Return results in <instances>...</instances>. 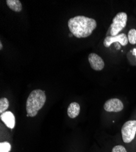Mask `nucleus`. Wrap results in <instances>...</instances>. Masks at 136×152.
<instances>
[{
    "mask_svg": "<svg viewBox=\"0 0 136 152\" xmlns=\"http://www.w3.org/2000/svg\"><path fill=\"white\" fill-rule=\"evenodd\" d=\"M96 26V21L94 19L83 15L71 18L68 21L70 31L78 39L89 37Z\"/></svg>",
    "mask_w": 136,
    "mask_h": 152,
    "instance_id": "nucleus-1",
    "label": "nucleus"
},
{
    "mask_svg": "<svg viewBox=\"0 0 136 152\" xmlns=\"http://www.w3.org/2000/svg\"><path fill=\"white\" fill-rule=\"evenodd\" d=\"M46 100V94L42 90H33L29 95L26 100L27 116H35L40 110L44 106Z\"/></svg>",
    "mask_w": 136,
    "mask_h": 152,
    "instance_id": "nucleus-2",
    "label": "nucleus"
},
{
    "mask_svg": "<svg viewBox=\"0 0 136 152\" xmlns=\"http://www.w3.org/2000/svg\"><path fill=\"white\" fill-rule=\"evenodd\" d=\"M128 16L125 12H119L112 20L110 25L111 36H116L126 26Z\"/></svg>",
    "mask_w": 136,
    "mask_h": 152,
    "instance_id": "nucleus-3",
    "label": "nucleus"
},
{
    "mask_svg": "<svg viewBox=\"0 0 136 152\" xmlns=\"http://www.w3.org/2000/svg\"><path fill=\"white\" fill-rule=\"evenodd\" d=\"M136 134V121H128L121 128V136L125 143H130L133 141Z\"/></svg>",
    "mask_w": 136,
    "mask_h": 152,
    "instance_id": "nucleus-4",
    "label": "nucleus"
},
{
    "mask_svg": "<svg viewBox=\"0 0 136 152\" xmlns=\"http://www.w3.org/2000/svg\"><path fill=\"white\" fill-rule=\"evenodd\" d=\"M118 42L121 45L125 46L128 43V36L125 34H120L116 36H107L104 40V46L109 47L113 43Z\"/></svg>",
    "mask_w": 136,
    "mask_h": 152,
    "instance_id": "nucleus-5",
    "label": "nucleus"
},
{
    "mask_svg": "<svg viewBox=\"0 0 136 152\" xmlns=\"http://www.w3.org/2000/svg\"><path fill=\"white\" fill-rule=\"evenodd\" d=\"M104 109L107 112H120L123 109V104L118 99H110L104 105Z\"/></svg>",
    "mask_w": 136,
    "mask_h": 152,
    "instance_id": "nucleus-6",
    "label": "nucleus"
},
{
    "mask_svg": "<svg viewBox=\"0 0 136 152\" xmlns=\"http://www.w3.org/2000/svg\"><path fill=\"white\" fill-rule=\"evenodd\" d=\"M91 68L95 71H101L104 67V62L102 58L95 53H91L88 57Z\"/></svg>",
    "mask_w": 136,
    "mask_h": 152,
    "instance_id": "nucleus-7",
    "label": "nucleus"
},
{
    "mask_svg": "<svg viewBox=\"0 0 136 152\" xmlns=\"http://www.w3.org/2000/svg\"><path fill=\"white\" fill-rule=\"evenodd\" d=\"M1 121L5 124V125L9 129H14L15 124V116L14 114L11 111H5L4 113L1 114L0 116Z\"/></svg>",
    "mask_w": 136,
    "mask_h": 152,
    "instance_id": "nucleus-8",
    "label": "nucleus"
},
{
    "mask_svg": "<svg viewBox=\"0 0 136 152\" xmlns=\"http://www.w3.org/2000/svg\"><path fill=\"white\" fill-rule=\"evenodd\" d=\"M80 113V106L77 102L71 103L67 109L68 116L71 118L74 119L76 118Z\"/></svg>",
    "mask_w": 136,
    "mask_h": 152,
    "instance_id": "nucleus-9",
    "label": "nucleus"
},
{
    "mask_svg": "<svg viewBox=\"0 0 136 152\" xmlns=\"http://www.w3.org/2000/svg\"><path fill=\"white\" fill-rule=\"evenodd\" d=\"M6 3L9 8L16 12L22 10V4L19 0H7Z\"/></svg>",
    "mask_w": 136,
    "mask_h": 152,
    "instance_id": "nucleus-10",
    "label": "nucleus"
},
{
    "mask_svg": "<svg viewBox=\"0 0 136 152\" xmlns=\"http://www.w3.org/2000/svg\"><path fill=\"white\" fill-rule=\"evenodd\" d=\"M9 102L7 98H1L0 99V113H4L9 108Z\"/></svg>",
    "mask_w": 136,
    "mask_h": 152,
    "instance_id": "nucleus-11",
    "label": "nucleus"
},
{
    "mask_svg": "<svg viewBox=\"0 0 136 152\" xmlns=\"http://www.w3.org/2000/svg\"><path fill=\"white\" fill-rule=\"evenodd\" d=\"M128 42L131 45H135L136 44V30L134 29H131L128 35Z\"/></svg>",
    "mask_w": 136,
    "mask_h": 152,
    "instance_id": "nucleus-12",
    "label": "nucleus"
},
{
    "mask_svg": "<svg viewBox=\"0 0 136 152\" xmlns=\"http://www.w3.org/2000/svg\"><path fill=\"white\" fill-rule=\"evenodd\" d=\"M11 150L10 144L7 142L0 143V152H9Z\"/></svg>",
    "mask_w": 136,
    "mask_h": 152,
    "instance_id": "nucleus-13",
    "label": "nucleus"
},
{
    "mask_svg": "<svg viewBox=\"0 0 136 152\" xmlns=\"http://www.w3.org/2000/svg\"><path fill=\"white\" fill-rule=\"evenodd\" d=\"M112 152H127L126 148L123 147V145H116L115 146L112 150Z\"/></svg>",
    "mask_w": 136,
    "mask_h": 152,
    "instance_id": "nucleus-14",
    "label": "nucleus"
},
{
    "mask_svg": "<svg viewBox=\"0 0 136 152\" xmlns=\"http://www.w3.org/2000/svg\"><path fill=\"white\" fill-rule=\"evenodd\" d=\"M3 49V45H2V42H0V50H2Z\"/></svg>",
    "mask_w": 136,
    "mask_h": 152,
    "instance_id": "nucleus-15",
    "label": "nucleus"
},
{
    "mask_svg": "<svg viewBox=\"0 0 136 152\" xmlns=\"http://www.w3.org/2000/svg\"><path fill=\"white\" fill-rule=\"evenodd\" d=\"M132 52H133V54L136 56V49H134Z\"/></svg>",
    "mask_w": 136,
    "mask_h": 152,
    "instance_id": "nucleus-16",
    "label": "nucleus"
}]
</instances>
